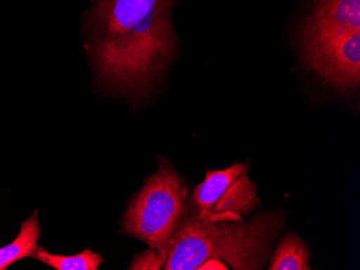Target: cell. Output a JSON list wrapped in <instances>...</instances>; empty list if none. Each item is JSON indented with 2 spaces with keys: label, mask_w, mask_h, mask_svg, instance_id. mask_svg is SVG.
<instances>
[{
  "label": "cell",
  "mask_w": 360,
  "mask_h": 270,
  "mask_svg": "<svg viewBox=\"0 0 360 270\" xmlns=\"http://www.w3.org/2000/svg\"><path fill=\"white\" fill-rule=\"evenodd\" d=\"M176 0H92L86 49L104 90L139 102L155 90L177 48Z\"/></svg>",
  "instance_id": "cell-1"
},
{
  "label": "cell",
  "mask_w": 360,
  "mask_h": 270,
  "mask_svg": "<svg viewBox=\"0 0 360 270\" xmlns=\"http://www.w3.org/2000/svg\"><path fill=\"white\" fill-rule=\"evenodd\" d=\"M278 213L257 215L250 222L204 221L193 210L180 220L169 243L160 250L165 270L261 269L282 229Z\"/></svg>",
  "instance_id": "cell-2"
},
{
  "label": "cell",
  "mask_w": 360,
  "mask_h": 270,
  "mask_svg": "<svg viewBox=\"0 0 360 270\" xmlns=\"http://www.w3.org/2000/svg\"><path fill=\"white\" fill-rule=\"evenodd\" d=\"M187 187L165 161L129 203L123 231L160 251L187 212Z\"/></svg>",
  "instance_id": "cell-3"
},
{
  "label": "cell",
  "mask_w": 360,
  "mask_h": 270,
  "mask_svg": "<svg viewBox=\"0 0 360 270\" xmlns=\"http://www.w3.org/2000/svg\"><path fill=\"white\" fill-rule=\"evenodd\" d=\"M301 53L309 68L337 90H353L360 82V29L309 32L300 29Z\"/></svg>",
  "instance_id": "cell-4"
},
{
  "label": "cell",
  "mask_w": 360,
  "mask_h": 270,
  "mask_svg": "<svg viewBox=\"0 0 360 270\" xmlns=\"http://www.w3.org/2000/svg\"><path fill=\"white\" fill-rule=\"evenodd\" d=\"M248 166L234 164L224 170L206 173L205 180L194 189V212L207 222L243 221L259 205L256 185L248 178Z\"/></svg>",
  "instance_id": "cell-5"
},
{
  "label": "cell",
  "mask_w": 360,
  "mask_h": 270,
  "mask_svg": "<svg viewBox=\"0 0 360 270\" xmlns=\"http://www.w3.org/2000/svg\"><path fill=\"white\" fill-rule=\"evenodd\" d=\"M300 29L352 32L360 29V0H311V12Z\"/></svg>",
  "instance_id": "cell-6"
},
{
  "label": "cell",
  "mask_w": 360,
  "mask_h": 270,
  "mask_svg": "<svg viewBox=\"0 0 360 270\" xmlns=\"http://www.w3.org/2000/svg\"><path fill=\"white\" fill-rule=\"evenodd\" d=\"M37 215V211H35L22 223L19 235L11 243L0 248V270H5L20 259L32 257L40 237Z\"/></svg>",
  "instance_id": "cell-7"
},
{
  "label": "cell",
  "mask_w": 360,
  "mask_h": 270,
  "mask_svg": "<svg viewBox=\"0 0 360 270\" xmlns=\"http://www.w3.org/2000/svg\"><path fill=\"white\" fill-rule=\"evenodd\" d=\"M309 252L296 235L285 236L271 259V270H309Z\"/></svg>",
  "instance_id": "cell-8"
},
{
  "label": "cell",
  "mask_w": 360,
  "mask_h": 270,
  "mask_svg": "<svg viewBox=\"0 0 360 270\" xmlns=\"http://www.w3.org/2000/svg\"><path fill=\"white\" fill-rule=\"evenodd\" d=\"M32 257L42 262L56 270H97L103 263L100 254L94 253L90 249L70 257L49 253L41 247L36 248Z\"/></svg>",
  "instance_id": "cell-9"
},
{
  "label": "cell",
  "mask_w": 360,
  "mask_h": 270,
  "mask_svg": "<svg viewBox=\"0 0 360 270\" xmlns=\"http://www.w3.org/2000/svg\"><path fill=\"white\" fill-rule=\"evenodd\" d=\"M165 259L157 250H149L139 255L129 266V269H160L163 268Z\"/></svg>",
  "instance_id": "cell-10"
}]
</instances>
